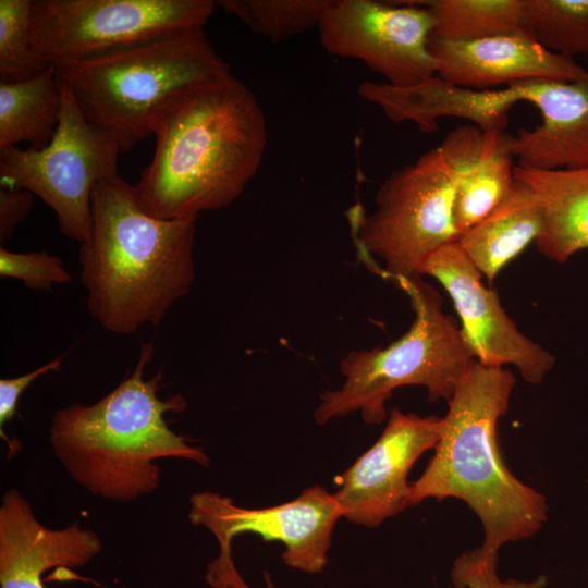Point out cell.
Instances as JSON below:
<instances>
[{
  "mask_svg": "<svg viewBox=\"0 0 588 588\" xmlns=\"http://www.w3.org/2000/svg\"><path fill=\"white\" fill-rule=\"evenodd\" d=\"M151 135L155 152L133 185L135 198L154 217L184 220L243 193L261 164L268 127L256 96L231 73L172 98Z\"/></svg>",
  "mask_w": 588,
  "mask_h": 588,
  "instance_id": "1",
  "label": "cell"
},
{
  "mask_svg": "<svg viewBox=\"0 0 588 588\" xmlns=\"http://www.w3.org/2000/svg\"><path fill=\"white\" fill-rule=\"evenodd\" d=\"M195 223L149 215L119 175L96 184L78 260L87 309L101 328L127 335L163 321L196 279Z\"/></svg>",
  "mask_w": 588,
  "mask_h": 588,
  "instance_id": "2",
  "label": "cell"
},
{
  "mask_svg": "<svg viewBox=\"0 0 588 588\" xmlns=\"http://www.w3.org/2000/svg\"><path fill=\"white\" fill-rule=\"evenodd\" d=\"M514 375L475 360L448 401L443 429L421 476L409 483L408 505L455 498L479 517L481 548L499 552L532 537L547 520L543 494L517 479L499 450L497 427L509 408Z\"/></svg>",
  "mask_w": 588,
  "mask_h": 588,
  "instance_id": "3",
  "label": "cell"
},
{
  "mask_svg": "<svg viewBox=\"0 0 588 588\" xmlns=\"http://www.w3.org/2000/svg\"><path fill=\"white\" fill-rule=\"evenodd\" d=\"M154 345L142 343L133 372L110 393L90 405L58 409L49 429L54 454L70 476L94 495L130 501L154 492L160 483L161 458H184L209 467L199 446L172 431L164 415L181 413L187 404L181 394L158 396L163 373L149 379L145 368Z\"/></svg>",
  "mask_w": 588,
  "mask_h": 588,
  "instance_id": "4",
  "label": "cell"
},
{
  "mask_svg": "<svg viewBox=\"0 0 588 588\" xmlns=\"http://www.w3.org/2000/svg\"><path fill=\"white\" fill-rule=\"evenodd\" d=\"M56 71L87 121L121 152L151 135L157 114L176 95L231 74L204 28L180 30Z\"/></svg>",
  "mask_w": 588,
  "mask_h": 588,
  "instance_id": "5",
  "label": "cell"
},
{
  "mask_svg": "<svg viewBox=\"0 0 588 588\" xmlns=\"http://www.w3.org/2000/svg\"><path fill=\"white\" fill-rule=\"evenodd\" d=\"M394 282L411 299L413 324L388 346L352 351L341 360L344 381L321 395L314 413L318 425L353 412H359L367 425L381 424L387 417V401L405 385L426 388L430 402H448L476 360L455 318L444 313L434 287L421 275Z\"/></svg>",
  "mask_w": 588,
  "mask_h": 588,
  "instance_id": "6",
  "label": "cell"
},
{
  "mask_svg": "<svg viewBox=\"0 0 588 588\" xmlns=\"http://www.w3.org/2000/svg\"><path fill=\"white\" fill-rule=\"evenodd\" d=\"M457 177L438 147L394 170L380 185L369 215L360 206L348 212L362 261L382 278L396 281L421 275L428 258L456 242L453 216Z\"/></svg>",
  "mask_w": 588,
  "mask_h": 588,
  "instance_id": "7",
  "label": "cell"
},
{
  "mask_svg": "<svg viewBox=\"0 0 588 588\" xmlns=\"http://www.w3.org/2000/svg\"><path fill=\"white\" fill-rule=\"evenodd\" d=\"M59 82L62 106L51 140L39 149L1 148L0 183L41 198L53 210L61 233L82 244L90 234L93 191L119 175L121 150L87 121L68 85Z\"/></svg>",
  "mask_w": 588,
  "mask_h": 588,
  "instance_id": "8",
  "label": "cell"
},
{
  "mask_svg": "<svg viewBox=\"0 0 588 588\" xmlns=\"http://www.w3.org/2000/svg\"><path fill=\"white\" fill-rule=\"evenodd\" d=\"M216 5L212 0H36L30 37L41 59L59 68L204 28Z\"/></svg>",
  "mask_w": 588,
  "mask_h": 588,
  "instance_id": "9",
  "label": "cell"
},
{
  "mask_svg": "<svg viewBox=\"0 0 588 588\" xmlns=\"http://www.w3.org/2000/svg\"><path fill=\"white\" fill-rule=\"evenodd\" d=\"M188 519L204 526L219 542L218 556L208 564L205 578L212 588H250L236 569L231 543L235 536L257 534L264 541L284 546L285 565L307 574H318L328 562L333 528L341 509L333 494L321 486L305 489L296 499L275 506L245 509L230 497L212 491L189 498Z\"/></svg>",
  "mask_w": 588,
  "mask_h": 588,
  "instance_id": "10",
  "label": "cell"
},
{
  "mask_svg": "<svg viewBox=\"0 0 588 588\" xmlns=\"http://www.w3.org/2000/svg\"><path fill=\"white\" fill-rule=\"evenodd\" d=\"M317 28L328 53L363 61L391 86L411 87L437 76L428 49L433 20L422 2L332 0Z\"/></svg>",
  "mask_w": 588,
  "mask_h": 588,
  "instance_id": "11",
  "label": "cell"
},
{
  "mask_svg": "<svg viewBox=\"0 0 588 588\" xmlns=\"http://www.w3.org/2000/svg\"><path fill=\"white\" fill-rule=\"evenodd\" d=\"M434 278L448 292L461 319V331L476 360L489 367L514 365L524 380L540 383L555 357L526 336L507 316L498 293L481 282L482 274L456 242L434 252L421 275Z\"/></svg>",
  "mask_w": 588,
  "mask_h": 588,
  "instance_id": "12",
  "label": "cell"
},
{
  "mask_svg": "<svg viewBox=\"0 0 588 588\" xmlns=\"http://www.w3.org/2000/svg\"><path fill=\"white\" fill-rule=\"evenodd\" d=\"M442 429L443 417L393 408L379 439L338 477L342 517L376 527L408 507L411 468L436 448Z\"/></svg>",
  "mask_w": 588,
  "mask_h": 588,
  "instance_id": "13",
  "label": "cell"
},
{
  "mask_svg": "<svg viewBox=\"0 0 588 588\" xmlns=\"http://www.w3.org/2000/svg\"><path fill=\"white\" fill-rule=\"evenodd\" d=\"M428 49L434 60L437 76L476 90L534 79L575 82L588 78V71L574 59L546 50L528 33L463 41L430 35Z\"/></svg>",
  "mask_w": 588,
  "mask_h": 588,
  "instance_id": "14",
  "label": "cell"
},
{
  "mask_svg": "<svg viewBox=\"0 0 588 588\" xmlns=\"http://www.w3.org/2000/svg\"><path fill=\"white\" fill-rule=\"evenodd\" d=\"M101 551L99 537L77 522L49 529L35 517L16 490L0 505V588H46L42 575L52 568L82 567Z\"/></svg>",
  "mask_w": 588,
  "mask_h": 588,
  "instance_id": "15",
  "label": "cell"
},
{
  "mask_svg": "<svg viewBox=\"0 0 588 588\" xmlns=\"http://www.w3.org/2000/svg\"><path fill=\"white\" fill-rule=\"evenodd\" d=\"M512 87L518 101L534 105L542 118L536 127L514 135L516 164L541 170L588 167V78L534 79Z\"/></svg>",
  "mask_w": 588,
  "mask_h": 588,
  "instance_id": "16",
  "label": "cell"
},
{
  "mask_svg": "<svg viewBox=\"0 0 588 588\" xmlns=\"http://www.w3.org/2000/svg\"><path fill=\"white\" fill-rule=\"evenodd\" d=\"M357 93L391 121L415 123L424 133L436 132L438 119L445 117L468 120L486 132H503L510 109L518 102L512 86L476 90L439 76L411 87L366 81L357 86Z\"/></svg>",
  "mask_w": 588,
  "mask_h": 588,
  "instance_id": "17",
  "label": "cell"
},
{
  "mask_svg": "<svg viewBox=\"0 0 588 588\" xmlns=\"http://www.w3.org/2000/svg\"><path fill=\"white\" fill-rule=\"evenodd\" d=\"M514 135L486 132L468 123L452 130L438 146L457 177L453 216L460 236L486 218L514 183Z\"/></svg>",
  "mask_w": 588,
  "mask_h": 588,
  "instance_id": "18",
  "label": "cell"
},
{
  "mask_svg": "<svg viewBox=\"0 0 588 588\" xmlns=\"http://www.w3.org/2000/svg\"><path fill=\"white\" fill-rule=\"evenodd\" d=\"M514 179L540 200L542 228L535 241L540 254L563 264L588 248V167L541 170L515 164Z\"/></svg>",
  "mask_w": 588,
  "mask_h": 588,
  "instance_id": "19",
  "label": "cell"
},
{
  "mask_svg": "<svg viewBox=\"0 0 588 588\" xmlns=\"http://www.w3.org/2000/svg\"><path fill=\"white\" fill-rule=\"evenodd\" d=\"M541 228L539 198L529 186L514 179L502 201L464 232L457 243L491 285L500 270L536 241Z\"/></svg>",
  "mask_w": 588,
  "mask_h": 588,
  "instance_id": "20",
  "label": "cell"
},
{
  "mask_svg": "<svg viewBox=\"0 0 588 588\" xmlns=\"http://www.w3.org/2000/svg\"><path fill=\"white\" fill-rule=\"evenodd\" d=\"M61 106L53 66L26 81L0 83V149L20 142L33 149L47 146L59 124Z\"/></svg>",
  "mask_w": 588,
  "mask_h": 588,
  "instance_id": "21",
  "label": "cell"
},
{
  "mask_svg": "<svg viewBox=\"0 0 588 588\" xmlns=\"http://www.w3.org/2000/svg\"><path fill=\"white\" fill-rule=\"evenodd\" d=\"M433 20L431 36L446 40H474L527 33L524 0L421 1Z\"/></svg>",
  "mask_w": 588,
  "mask_h": 588,
  "instance_id": "22",
  "label": "cell"
},
{
  "mask_svg": "<svg viewBox=\"0 0 588 588\" xmlns=\"http://www.w3.org/2000/svg\"><path fill=\"white\" fill-rule=\"evenodd\" d=\"M527 33L546 50L588 54V0H524Z\"/></svg>",
  "mask_w": 588,
  "mask_h": 588,
  "instance_id": "23",
  "label": "cell"
},
{
  "mask_svg": "<svg viewBox=\"0 0 588 588\" xmlns=\"http://www.w3.org/2000/svg\"><path fill=\"white\" fill-rule=\"evenodd\" d=\"M332 0H221L217 5L272 41L299 35L318 23Z\"/></svg>",
  "mask_w": 588,
  "mask_h": 588,
  "instance_id": "24",
  "label": "cell"
},
{
  "mask_svg": "<svg viewBox=\"0 0 588 588\" xmlns=\"http://www.w3.org/2000/svg\"><path fill=\"white\" fill-rule=\"evenodd\" d=\"M33 0H0V83L38 76L49 66L30 37Z\"/></svg>",
  "mask_w": 588,
  "mask_h": 588,
  "instance_id": "25",
  "label": "cell"
},
{
  "mask_svg": "<svg viewBox=\"0 0 588 588\" xmlns=\"http://www.w3.org/2000/svg\"><path fill=\"white\" fill-rule=\"evenodd\" d=\"M0 275L16 279L32 290H50L56 284H68L71 273L62 260L45 250L17 253L0 247Z\"/></svg>",
  "mask_w": 588,
  "mask_h": 588,
  "instance_id": "26",
  "label": "cell"
},
{
  "mask_svg": "<svg viewBox=\"0 0 588 588\" xmlns=\"http://www.w3.org/2000/svg\"><path fill=\"white\" fill-rule=\"evenodd\" d=\"M499 552H490L481 547L458 556L451 568V580L455 588H544L546 576L531 581L517 579L502 580L497 571Z\"/></svg>",
  "mask_w": 588,
  "mask_h": 588,
  "instance_id": "27",
  "label": "cell"
},
{
  "mask_svg": "<svg viewBox=\"0 0 588 588\" xmlns=\"http://www.w3.org/2000/svg\"><path fill=\"white\" fill-rule=\"evenodd\" d=\"M63 357L64 354L27 373L0 379V436L8 443L11 455L15 454L17 449L15 443L5 436L4 425L14 417L19 400L25 390L41 376L58 371L62 366Z\"/></svg>",
  "mask_w": 588,
  "mask_h": 588,
  "instance_id": "28",
  "label": "cell"
},
{
  "mask_svg": "<svg viewBox=\"0 0 588 588\" xmlns=\"http://www.w3.org/2000/svg\"><path fill=\"white\" fill-rule=\"evenodd\" d=\"M35 195L27 189L1 185L0 243H5L16 226L29 215Z\"/></svg>",
  "mask_w": 588,
  "mask_h": 588,
  "instance_id": "29",
  "label": "cell"
},
{
  "mask_svg": "<svg viewBox=\"0 0 588 588\" xmlns=\"http://www.w3.org/2000/svg\"><path fill=\"white\" fill-rule=\"evenodd\" d=\"M586 58H587V62H588V54L586 56Z\"/></svg>",
  "mask_w": 588,
  "mask_h": 588,
  "instance_id": "30",
  "label": "cell"
}]
</instances>
